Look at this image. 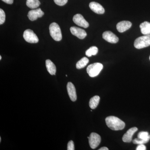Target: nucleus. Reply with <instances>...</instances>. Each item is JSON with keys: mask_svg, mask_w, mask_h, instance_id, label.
<instances>
[{"mask_svg": "<svg viewBox=\"0 0 150 150\" xmlns=\"http://www.w3.org/2000/svg\"><path fill=\"white\" fill-rule=\"evenodd\" d=\"M99 150H108V149L105 147H103L100 148Z\"/></svg>", "mask_w": 150, "mask_h": 150, "instance_id": "cd10ccee", "label": "nucleus"}, {"mask_svg": "<svg viewBox=\"0 0 150 150\" xmlns=\"http://www.w3.org/2000/svg\"><path fill=\"white\" fill-rule=\"evenodd\" d=\"M132 25V23L129 21H122L118 23L116 28L118 32L123 33L129 29Z\"/></svg>", "mask_w": 150, "mask_h": 150, "instance_id": "f8f14e48", "label": "nucleus"}, {"mask_svg": "<svg viewBox=\"0 0 150 150\" xmlns=\"http://www.w3.org/2000/svg\"><path fill=\"white\" fill-rule=\"evenodd\" d=\"M105 121L108 127L113 131L122 130L125 126V123L115 116H108Z\"/></svg>", "mask_w": 150, "mask_h": 150, "instance_id": "f257e3e1", "label": "nucleus"}, {"mask_svg": "<svg viewBox=\"0 0 150 150\" xmlns=\"http://www.w3.org/2000/svg\"><path fill=\"white\" fill-rule=\"evenodd\" d=\"M54 2L57 5L63 6L67 4L68 0H54Z\"/></svg>", "mask_w": 150, "mask_h": 150, "instance_id": "b1692460", "label": "nucleus"}, {"mask_svg": "<svg viewBox=\"0 0 150 150\" xmlns=\"http://www.w3.org/2000/svg\"><path fill=\"white\" fill-rule=\"evenodd\" d=\"M70 31L73 35L76 36L79 39H84L87 35L85 30L73 26L70 28Z\"/></svg>", "mask_w": 150, "mask_h": 150, "instance_id": "9d476101", "label": "nucleus"}, {"mask_svg": "<svg viewBox=\"0 0 150 150\" xmlns=\"http://www.w3.org/2000/svg\"><path fill=\"white\" fill-rule=\"evenodd\" d=\"M138 131V129L137 127H133L129 129L128 131L126 132V134L123 135L122 140L124 142L126 143H130L132 142V137L133 135L135 132Z\"/></svg>", "mask_w": 150, "mask_h": 150, "instance_id": "ddd939ff", "label": "nucleus"}, {"mask_svg": "<svg viewBox=\"0 0 150 150\" xmlns=\"http://www.w3.org/2000/svg\"><path fill=\"white\" fill-rule=\"evenodd\" d=\"M88 62L89 60L87 58L85 57H83L76 63V67L77 69H83L87 65Z\"/></svg>", "mask_w": 150, "mask_h": 150, "instance_id": "6ab92c4d", "label": "nucleus"}, {"mask_svg": "<svg viewBox=\"0 0 150 150\" xmlns=\"http://www.w3.org/2000/svg\"><path fill=\"white\" fill-rule=\"evenodd\" d=\"M1 59H2V57H1V56H0V60H1Z\"/></svg>", "mask_w": 150, "mask_h": 150, "instance_id": "c85d7f7f", "label": "nucleus"}, {"mask_svg": "<svg viewBox=\"0 0 150 150\" xmlns=\"http://www.w3.org/2000/svg\"><path fill=\"white\" fill-rule=\"evenodd\" d=\"M103 38L107 42L112 43H117L119 40L118 38L110 31H106L103 33Z\"/></svg>", "mask_w": 150, "mask_h": 150, "instance_id": "1a4fd4ad", "label": "nucleus"}, {"mask_svg": "<svg viewBox=\"0 0 150 150\" xmlns=\"http://www.w3.org/2000/svg\"><path fill=\"white\" fill-rule=\"evenodd\" d=\"M46 69L48 73L51 75L56 74V66L51 62V60L48 59L46 61Z\"/></svg>", "mask_w": 150, "mask_h": 150, "instance_id": "2eb2a0df", "label": "nucleus"}, {"mask_svg": "<svg viewBox=\"0 0 150 150\" xmlns=\"http://www.w3.org/2000/svg\"><path fill=\"white\" fill-rule=\"evenodd\" d=\"M146 146L144 144L139 145L136 149L137 150H146Z\"/></svg>", "mask_w": 150, "mask_h": 150, "instance_id": "a878e982", "label": "nucleus"}, {"mask_svg": "<svg viewBox=\"0 0 150 150\" xmlns=\"http://www.w3.org/2000/svg\"><path fill=\"white\" fill-rule=\"evenodd\" d=\"M133 143L135 144H146L147 143L144 140L141 139L137 138V139H135L133 141Z\"/></svg>", "mask_w": 150, "mask_h": 150, "instance_id": "5701e85b", "label": "nucleus"}, {"mask_svg": "<svg viewBox=\"0 0 150 150\" xmlns=\"http://www.w3.org/2000/svg\"><path fill=\"white\" fill-rule=\"evenodd\" d=\"M88 139L90 146L92 149L97 147L101 142V137L96 133H92L89 137H88Z\"/></svg>", "mask_w": 150, "mask_h": 150, "instance_id": "423d86ee", "label": "nucleus"}, {"mask_svg": "<svg viewBox=\"0 0 150 150\" xmlns=\"http://www.w3.org/2000/svg\"><path fill=\"white\" fill-rule=\"evenodd\" d=\"M134 47L137 49H142L150 46V35H146L138 38L135 40Z\"/></svg>", "mask_w": 150, "mask_h": 150, "instance_id": "7ed1b4c3", "label": "nucleus"}, {"mask_svg": "<svg viewBox=\"0 0 150 150\" xmlns=\"http://www.w3.org/2000/svg\"><path fill=\"white\" fill-rule=\"evenodd\" d=\"M141 32L144 35L150 34V23L147 21L144 22L140 25Z\"/></svg>", "mask_w": 150, "mask_h": 150, "instance_id": "dca6fc26", "label": "nucleus"}, {"mask_svg": "<svg viewBox=\"0 0 150 150\" xmlns=\"http://www.w3.org/2000/svg\"><path fill=\"white\" fill-rule=\"evenodd\" d=\"M103 69V65L99 63H94L89 65L86 71L89 76L91 77H95L99 74Z\"/></svg>", "mask_w": 150, "mask_h": 150, "instance_id": "20e7f679", "label": "nucleus"}, {"mask_svg": "<svg viewBox=\"0 0 150 150\" xmlns=\"http://www.w3.org/2000/svg\"><path fill=\"white\" fill-rule=\"evenodd\" d=\"M100 99V98L98 96H95L91 98L89 103L90 107L93 109H95L99 104Z\"/></svg>", "mask_w": 150, "mask_h": 150, "instance_id": "f3484780", "label": "nucleus"}, {"mask_svg": "<svg viewBox=\"0 0 150 150\" xmlns=\"http://www.w3.org/2000/svg\"><path fill=\"white\" fill-rule=\"evenodd\" d=\"M26 4L29 8L35 9L40 6V3L39 0H27Z\"/></svg>", "mask_w": 150, "mask_h": 150, "instance_id": "a211bd4d", "label": "nucleus"}, {"mask_svg": "<svg viewBox=\"0 0 150 150\" xmlns=\"http://www.w3.org/2000/svg\"><path fill=\"white\" fill-rule=\"evenodd\" d=\"M6 20V15L4 11L1 8L0 9V24H3Z\"/></svg>", "mask_w": 150, "mask_h": 150, "instance_id": "4be33fe9", "label": "nucleus"}, {"mask_svg": "<svg viewBox=\"0 0 150 150\" xmlns=\"http://www.w3.org/2000/svg\"><path fill=\"white\" fill-rule=\"evenodd\" d=\"M67 150H75L74 144L72 141H70L68 143L67 145Z\"/></svg>", "mask_w": 150, "mask_h": 150, "instance_id": "393cba45", "label": "nucleus"}, {"mask_svg": "<svg viewBox=\"0 0 150 150\" xmlns=\"http://www.w3.org/2000/svg\"><path fill=\"white\" fill-rule=\"evenodd\" d=\"M44 14V12L41 10V9L38 8L29 11L28 17L30 20L34 21L36 20L38 18L42 17Z\"/></svg>", "mask_w": 150, "mask_h": 150, "instance_id": "6e6552de", "label": "nucleus"}, {"mask_svg": "<svg viewBox=\"0 0 150 150\" xmlns=\"http://www.w3.org/2000/svg\"><path fill=\"white\" fill-rule=\"evenodd\" d=\"M73 20L75 24L81 27H83L84 28H87L89 26L88 23L80 14L75 15L73 17Z\"/></svg>", "mask_w": 150, "mask_h": 150, "instance_id": "0eeeda50", "label": "nucleus"}, {"mask_svg": "<svg viewBox=\"0 0 150 150\" xmlns=\"http://www.w3.org/2000/svg\"><path fill=\"white\" fill-rule=\"evenodd\" d=\"M89 7L94 12L98 14H102L105 12L104 8L101 5L95 2L90 3Z\"/></svg>", "mask_w": 150, "mask_h": 150, "instance_id": "4468645a", "label": "nucleus"}, {"mask_svg": "<svg viewBox=\"0 0 150 150\" xmlns=\"http://www.w3.org/2000/svg\"><path fill=\"white\" fill-rule=\"evenodd\" d=\"M1 137H0V142H1Z\"/></svg>", "mask_w": 150, "mask_h": 150, "instance_id": "c756f323", "label": "nucleus"}, {"mask_svg": "<svg viewBox=\"0 0 150 150\" xmlns=\"http://www.w3.org/2000/svg\"><path fill=\"white\" fill-rule=\"evenodd\" d=\"M23 38L26 42L31 43H37L39 41L38 37L32 30L27 29L25 30L23 34Z\"/></svg>", "mask_w": 150, "mask_h": 150, "instance_id": "39448f33", "label": "nucleus"}, {"mask_svg": "<svg viewBox=\"0 0 150 150\" xmlns=\"http://www.w3.org/2000/svg\"><path fill=\"white\" fill-rule=\"evenodd\" d=\"M2 1L8 4H12L13 2V0H2Z\"/></svg>", "mask_w": 150, "mask_h": 150, "instance_id": "bb28decb", "label": "nucleus"}, {"mask_svg": "<svg viewBox=\"0 0 150 150\" xmlns=\"http://www.w3.org/2000/svg\"><path fill=\"white\" fill-rule=\"evenodd\" d=\"M67 89L68 94L70 99L73 102L76 101L77 99L76 93L74 86L71 82L68 83L67 85Z\"/></svg>", "mask_w": 150, "mask_h": 150, "instance_id": "9b49d317", "label": "nucleus"}, {"mask_svg": "<svg viewBox=\"0 0 150 150\" xmlns=\"http://www.w3.org/2000/svg\"><path fill=\"white\" fill-rule=\"evenodd\" d=\"M150 60V58H149Z\"/></svg>", "mask_w": 150, "mask_h": 150, "instance_id": "7c9ffc66", "label": "nucleus"}, {"mask_svg": "<svg viewBox=\"0 0 150 150\" xmlns=\"http://www.w3.org/2000/svg\"><path fill=\"white\" fill-rule=\"evenodd\" d=\"M98 52V48L96 46H92L86 52V55L88 57H91L92 56H95Z\"/></svg>", "mask_w": 150, "mask_h": 150, "instance_id": "aec40b11", "label": "nucleus"}, {"mask_svg": "<svg viewBox=\"0 0 150 150\" xmlns=\"http://www.w3.org/2000/svg\"><path fill=\"white\" fill-rule=\"evenodd\" d=\"M49 32L51 37L56 41L62 40V35L61 28L56 23H53L49 26Z\"/></svg>", "mask_w": 150, "mask_h": 150, "instance_id": "f03ea898", "label": "nucleus"}, {"mask_svg": "<svg viewBox=\"0 0 150 150\" xmlns=\"http://www.w3.org/2000/svg\"><path fill=\"white\" fill-rule=\"evenodd\" d=\"M138 138L144 140L148 143L150 139V135L147 132L142 131L138 134Z\"/></svg>", "mask_w": 150, "mask_h": 150, "instance_id": "412c9836", "label": "nucleus"}]
</instances>
